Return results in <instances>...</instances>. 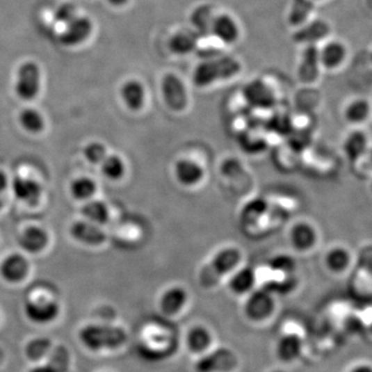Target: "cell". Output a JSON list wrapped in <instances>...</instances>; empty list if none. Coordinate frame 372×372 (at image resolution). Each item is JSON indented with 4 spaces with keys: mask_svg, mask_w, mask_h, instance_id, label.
Returning a JSON list of instances; mask_svg holds the SVG:
<instances>
[{
    "mask_svg": "<svg viewBox=\"0 0 372 372\" xmlns=\"http://www.w3.org/2000/svg\"><path fill=\"white\" fill-rule=\"evenodd\" d=\"M242 65L233 56L212 57L200 63L193 72V82L199 88H206L222 81L231 80L241 73Z\"/></svg>",
    "mask_w": 372,
    "mask_h": 372,
    "instance_id": "obj_1",
    "label": "cell"
},
{
    "mask_svg": "<svg viewBox=\"0 0 372 372\" xmlns=\"http://www.w3.org/2000/svg\"><path fill=\"white\" fill-rule=\"evenodd\" d=\"M83 346L92 352L115 350L127 342V334L120 327L110 325H86L79 332Z\"/></svg>",
    "mask_w": 372,
    "mask_h": 372,
    "instance_id": "obj_2",
    "label": "cell"
},
{
    "mask_svg": "<svg viewBox=\"0 0 372 372\" xmlns=\"http://www.w3.org/2000/svg\"><path fill=\"white\" fill-rule=\"evenodd\" d=\"M241 261V254L236 248L220 250L200 272V284L204 288H211L222 280L223 276L234 269Z\"/></svg>",
    "mask_w": 372,
    "mask_h": 372,
    "instance_id": "obj_3",
    "label": "cell"
},
{
    "mask_svg": "<svg viewBox=\"0 0 372 372\" xmlns=\"http://www.w3.org/2000/svg\"><path fill=\"white\" fill-rule=\"evenodd\" d=\"M161 95L170 110L181 112L188 105V93L184 81L175 74H165L161 80Z\"/></svg>",
    "mask_w": 372,
    "mask_h": 372,
    "instance_id": "obj_4",
    "label": "cell"
},
{
    "mask_svg": "<svg viewBox=\"0 0 372 372\" xmlns=\"http://www.w3.org/2000/svg\"><path fill=\"white\" fill-rule=\"evenodd\" d=\"M238 364V359L233 350L218 348L203 355L195 362V372H229Z\"/></svg>",
    "mask_w": 372,
    "mask_h": 372,
    "instance_id": "obj_5",
    "label": "cell"
},
{
    "mask_svg": "<svg viewBox=\"0 0 372 372\" xmlns=\"http://www.w3.org/2000/svg\"><path fill=\"white\" fill-rule=\"evenodd\" d=\"M40 69L35 63H24L18 72L16 92L22 99L31 101L37 97L40 90Z\"/></svg>",
    "mask_w": 372,
    "mask_h": 372,
    "instance_id": "obj_6",
    "label": "cell"
},
{
    "mask_svg": "<svg viewBox=\"0 0 372 372\" xmlns=\"http://www.w3.org/2000/svg\"><path fill=\"white\" fill-rule=\"evenodd\" d=\"M298 27L299 29L293 35V40L303 46L318 45L322 40H326L331 31L330 25L322 19L307 21Z\"/></svg>",
    "mask_w": 372,
    "mask_h": 372,
    "instance_id": "obj_7",
    "label": "cell"
},
{
    "mask_svg": "<svg viewBox=\"0 0 372 372\" xmlns=\"http://www.w3.org/2000/svg\"><path fill=\"white\" fill-rule=\"evenodd\" d=\"M321 69L322 65H321L318 45L304 47L297 70L299 80L304 84L316 82L320 76Z\"/></svg>",
    "mask_w": 372,
    "mask_h": 372,
    "instance_id": "obj_8",
    "label": "cell"
},
{
    "mask_svg": "<svg viewBox=\"0 0 372 372\" xmlns=\"http://www.w3.org/2000/svg\"><path fill=\"white\" fill-rule=\"evenodd\" d=\"M274 310V299L268 290H258L246 300L244 312L250 320L260 322L271 316Z\"/></svg>",
    "mask_w": 372,
    "mask_h": 372,
    "instance_id": "obj_9",
    "label": "cell"
},
{
    "mask_svg": "<svg viewBox=\"0 0 372 372\" xmlns=\"http://www.w3.org/2000/svg\"><path fill=\"white\" fill-rule=\"evenodd\" d=\"M24 312L31 322L49 324L58 316L59 305L52 300H29L25 304Z\"/></svg>",
    "mask_w": 372,
    "mask_h": 372,
    "instance_id": "obj_10",
    "label": "cell"
},
{
    "mask_svg": "<svg viewBox=\"0 0 372 372\" xmlns=\"http://www.w3.org/2000/svg\"><path fill=\"white\" fill-rule=\"evenodd\" d=\"M211 37L223 45H233L240 38V27L237 21L229 14H218L214 18Z\"/></svg>",
    "mask_w": 372,
    "mask_h": 372,
    "instance_id": "obj_11",
    "label": "cell"
},
{
    "mask_svg": "<svg viewBox=\"0 0 372 372\" xmlns=\"http://www.w3.org/2000/svg\"><path fill=\"white\" fill-rule=\"evenodd\" d=\"M244 97L248 103L258 108H269L275 102V95L271 87L261 79H256L246 85Z\"/></svg>",
    "mask_w": 372,
    "mask_h": 372,
    "instance_id": "obj_12",
    "label": "cell"
},
{
    "mask_svg": "<svg viewBox=\"0 0 372 372\" xmlns=\"http://www.w3.org/2000/svg\"><path fill=\"white\" fill-rule=\"evenodd\" d=\"M214 8L209 4H202L191 12V20L193 31L200 38L211 37L212 24L216 18Z\"/></svg>",
    "mask_w": 372,
    "mask_h": 372,
    "instance_id": "obj_13",
    "label": "cell"
},
{
    "mask_svg": "<svg viewBox=\"0 0 372 372\" xmlns=\"http://www.w3.org/2000/svg\"><path fill=\"white\" fill-rule=\"evenodd\" d=\"M320 61L322 67L327 70L338 69L348 55L346 46L339 40H331L324 45L323 48H318Z\"/></svg>",
    "mask_w": 372,
    "mask_h": 372,
    "instance_id": "obj_14",
    "label": "cell"
},
{
    "mask_svg": "<svg viewBox=\"0 0 372 372\" xmlns=\"http://www.w3.org/2000/svg\"><path fill=\"white\" fill-rule=\"evenodd\" d=\"M71 235L74 239L88 245H99L106 240V234L97 223L76 222L71 227Z\"/></svg>",
    "mask_w": 372,
    "mask_h": 372,
    "instance_id": "obj_15",
    "label": "cell"
},
{
    "mask_svg": "<svg viewBox=\"0 0 372 372\" xmlns=\"http://www.w3.org/2000/svg\"><path fill=\"white\" fill-rule=\"evenodd\" d=\"M91 31L92 24L89 19L76 17L73 21L67 24V29L60 37L61 42L67 46L81 44L89 37Z\"/></svg>",
    "mask_w": 372,
    "mask_h": 372,
    "instance_id": "obj_16",
    "label": "cell"
},
{
    "mask_svg": "<svg viewBox=\"0 0 372 372\" xmlns=\"http://www.w3.org/2000/svg\"><path fill=\"white\" fill-rule=\"evenodd\" d=\"M175 175L180 184L184 186H195L203 180L204 169L191 159H179L175 165Z\"/></svg>",
    "mask_w": 372,
    "mask_h": 372,
    "instance_id": "obj_17",
    "label": "cell"
},
{
    "mask_svg": "<svg viewBox=\"0 0 372 372\" xmlns=\"http://www.w3.org/2000/svg\"><path fill=\"white\" fill-rule=\"evenodd\" d=\"M29 263L21 254H10L0 265V274L8 282L24 280L29 272Z\"/></svg>",
    "mask_w": 372,
    "mask_h": 372,
    "instance_id": "obj_18",
    "label": "cell"
},
{
    "mask_svg": "<svg viewBox=\"0 0 372 372\" xmlns=\"http://www.w3.org/2000/svg\"><path fill=\"white\" fill-rule=\"evenodd\" d=\"M200 38L193 31H178L170 38V51L177 56H186L197 50Z\"/></svg>",
    "mask_w": 372,
    "mask_h": 372,
    "instance_id": "obj_19",
    "label": "cell"
},
{
    "mask_svg": "<svg viewBox=\"0 0 372 372\" xmlns=\"http://www.w3.org/2000/svg\"><path fill=\"white\" fill-rule=\"evenodd\" d=\"M13 191L17 199L35 206L42 197V188L35 180L17 177L13 181Z\"/></svg>",
    "mask_w": 372,
    "mask_h": 372,
    "instance_id": "obj_20",
    "label": "cell"
},
{
    "mask_svg": "<svg viewBox=\"0 0 372 372\" xmlns=\"http://www.w3.org/2000/svg\"><path fill=\"white\" fill-rule=\"evenodd\" d=\"M303 350V341L299 335L288 333L282 335L276 344V355L284 362L296 360Z\"/></svg>",
    "mask_w": 372,
    "mask_h": 372,
    "instance_id": "obj_21",
    "label": "cell"
},
{
    "mask_svg": "<svg viewBox=\"0 0 372 372\" xmlns=\"http://www.w3.org/2000/svg\"><path fill=\"white\" fill-rule=\"evenodd\" d=\"M186 291L180 286H173L163 293L159 301V305L163 314L167 316H174L186 306Z\"/></svg>",
    "mask_w": 372,
    "mask_h": 372,
    "instance_id": "obj_22",
    "label": "cell"
},
{
    "mask_svg": "<svg viewBox=\"0 0 372 372\" xmlns=\"http://www.w3.org/2000/svg\"><path fill=\"white\" fill-rule=\"evenodd\" d=\"M121 97L129 110L139 111L145 103V88L139 81H127L121 87Z\"/></svg>",
    "mask_w": 372,
    "mask_h": 372,
    "instance_id": "obj_23",
    "label": "cell"
},
{
    "mask_svg": "<svg viewBox=\"0 0 372 372\" xmlns=\"http://www.w3.org/2000/svg\"><path fill=\"white\" fill-rule=\"evenodd\" d=\"M48 241V234L44 229L37 227H31L23 232L19 239V244L26 252L37 254L46 248Z\"/></svg>",
    "mask_w": 372,
    "mask_h": 372,
    "instance_id": "obj_24",
    "label": "cell"
},
{
    "mask_svg": "<svg viewBox=\"0 0 372 372\" xmlns=\"http://www.w3.org/2000/svg\"><path fill=\"white\" fill-rule=\"evenodd\" d=\"M212 343V335L204 326H195L187 332L186 344L191 352L203 354Z\"/></svg>",
    "mask_w": 372,
    "mask_h": 372,
    "instance_id": "obj_25",
    "label": "cell"
},
{
    "mask_svg": "<svg viewBox=\"0 0 372 372\" xmlns=\"http://www.w3.org/2000/svg\"><path fill=\"white\" fill-rule=\"evenodd\" d=\"M293 245L298 250H310L316 244V233L312 225L305 223H297L291 232Z\"/></svg>",
    "mask_w": 372,
    "mask_h": 372,
    "instance_id": "obj_26",
    "label": "cell"
},
{
    "mask_svg": "<svg viewBox=\"0 0 372 372\" xmlns=\"http://www.w3.org/2000/svg\"><path fill=\"white\" fill-rule=\"evenodd\" d=\"M256 284V273L252 268H243L232 277L229 282L231 291L237 295L250 292Z\"/></svg>",
    "mask_w": 372,
    "mask_h": 372,
    "instance_id": "obj_27",
    "label": "cell"
},
{
    "mask_svg": "<svg viewBox=\"0 0 372 372\" xmlns=\"http://www.w3.org/2000/svg\"><path fill=\"white\" fill-rule=\"evenodd\" d=\"M314 8L312 0H293L290 13H289V22L293 26H300L307 22Z\"/></svg>",
    "mask_w": 372,
    "mask_h": 372,
    "instance_id": "obj_28",
    "label": "cell"
},
{
    "mask_svg": "<svg viewBox=\"0 0 372 372\" xmlns=\"http://www.w3.org/2000/svg\"><path fill=\"white\" fill-rule=\"evenodd\" d=\"M82 213L89 222L97 225H104L109 220V210L103 202H88L83 206Z\"/></svg>",
    "mask_w": 372,
    "mask_h": 372,
    "instance_id": "obj_29",
    "label": "cell"
},
{
    "mask_svg": "<svg viewBox=\"0 0 372 372\" xmlns=\"http://www.w3.org/2000/svg\"><path fill=\"white\" fill-rule=\"evenodd\" d=\"M367 148V138L361 131H354L348 136L344 144V150L346 155L352 161H356L359 157L364 154Z\"/></svg>",
    "mask_w": 372,
    "mask_h": 372,
    "instance_id": "obj_30",
    "label": "cell"
},
{
    "mask_svg": "<svg viewBox=\"0 0 372 372\" xmlns=\"http://www.w3.org/2000/svg\"><path fill=\"white\" fill-rule=\"evenodd\" d=\"M350 254L341 248H333L326 257L327 267L335 273L344 271L350 265Z\"/></svg>",
    "mask_w": 372,
    "mask_h": 372,
    "instance_id": "obj_31",
    "label": "cell"
},
{
    "mask_svg": "<svg viewBox=\"0 0 372 372\" xmlns=\"http://www.w3.org/2000/svg\"><path fill=\"white\" fill-rule=\"evenodd\" d=\"M19 120H20L23 129H26L29 133H40L45 127L44 118L35 109L23 110L21 112L20 117H19Z\"/></svg>",
    "mask_w": 372,
    "mask_h": 372,
    "instance_id": "obj_32",
    "label": "cell"
},
{
    "mask_svg": "<svg viewBox=\"0 0 372 372\" xmlns=\"http://www.w3.org/2000/svg\"><path fill=\"white\" fill-rule=\"evenodd\" d=\"M51 350V341L48 338H35L27 343L25 354L31 361H38L48 355Z\"/></svg>",
    "mask_w": 372,
    "mask_h": 372,
    "instance_id": "obj_33",
    "label": "cell"
},
{
    "mask_svg": "<svg viewBox=\"0 0 372 372\" xmlns=\"http://www.w3.org/2000/svg\"><path fill=\"white\" fill-rule=\"evenodd\" d=\"M371 112V106L365 99H356L348 105L346 110V118L353 123L364 121Z\"/></svg>",
    "mask_w": 372,
    "mask_h": 372,
    "instance_id": "obj_34",
    "label": "cell"
},
{
    "mask_svg": "<svg viewBox=\"0 0 372 372\" xmlns=\"http://www.w3.org/2000/svg\"><path fill=\"white\" fill-rule=\"evenodd\" d=\"M104 175L112 180H117L122 177L124 174L125 167L122 159L117 155L106 156L102 165Z\"/></svg>",
    "mask_w": 372,
    "mask_h": 372,
    "instance_id": "obj_35",
    "label": "cell"
},
{
    "mask_svg": "<svg viewBox=\"0 0 372 372\" xmlns=\"http://www.w3.org/2000/svg\"><path fill=\"white\" fill-rule=\"evenodd\" d=\"M95 189H97V186H95V182L86 177L78 178V179L74 180L71 184L72 195L76 200L89 199L95 193Z\"/></svg>",
    "mask_w": 372,
    "mask_h": 372,
    "instance_id": "obj_36",
    "label": "cell"
},
{
    "mask_svg": "<svg viewBox=\"0 0 372 372\" xmlns=\"http://www.w3.org/2000/svg\"><path fill=\"white\" fill-rule=\"evenodd\" d=\"M84 154L90 163H103L104 159L107 156V151L103 144L93 142L85 147Z\"/></svg>",
    "mask_w": 372,
    "mask_h": 372,
    "instance_id": "obj_37",
    "label": "cell"
},
{
    "mask_svg": "<svg viewBox=\"0 0 372 372\" xmlns=\"http://www.w3.org/2000/svg\"><path fill=\"white\" fill-rule=\"evenodd\" d=\"M270 267L274 271L289 273L294 270L295 261L289 256H277L270 261Z\"/></svg>",
    "mask_w": 372,
    "mask_h": 372,
    "instance_id": "obj_38",
    "label": "cell"
},
{
    "mask_svg": "<svg viewBox=\"0 0 372 372\" xmlns=\"http://www.w3.org/2000/svg\"><path fill=\"white\" fill-rule=\"evenodd\" d=\"M54 17L58 22L69 24L76 17V8L72 4H63V6H59L57 8Z\"/></svg>",
    "mask_w": 372,
    "mask_h": 372,
    "instance_id": "obj_39",
    "label": "cell"
},
{
    "mask_svg": "<svg viewBox=\"0 0 372 372\" xmlns=\"http://www.w3.org/2000/svg\"><path fill=\"white\" fill-rule=\"evenodd\" d=\"M29 372H59V371L52 363H49V364L38 365V366L33 367Z\"/></svg>",
    "mask_w": 372,
    "mask_h": 372,
    "instance_id": "obj_40",
    "label": "cell"
},
{
    "mask_svg": "<svg viewBox=\"0 0 372 372\" xmlns=\"http://www.w3.org/2000/svg\"><path fill=\"white\" fill-rule=\"evenodd\" d=\"M6 186H8V178H6V174L3 172L0 171V193L4 191Z\"/></svg>",
    "mask_w": 372,
    "mask_h": 372,
    "instance_id": "obj_41",
    "label": "cell"
},
{
    "mask_svg": "<svg viewBox=\"0 0 372 372\" xmlns=\"http://www.w3.org/2000/svg\"><path fill=\"white\" fill-rule=\"evenodd\" d=\"M350 372H372V369L369 365L361 364L354 367Z\"/></svg>",
    "mask_w": 372,
    "mask_h": 372,
    "instance_id": "obj_42",
    "label": "cell"
},
{
    "mask_svg": "<svg viewBox=\"0 0 372 372\" xmlns=\"http://www.w3.org/2000/svg\"><path fill=\"white\" fill-rule=\"evenodd\" d=\"M109 2L110 3H112L113 6H120L127 3V0H109Z\"/></svg>",
    "mask_w": 372,
    "mask_h": 372,
    "instance_id": "obj_43",
    "label": "cell"
},
{
    "mask_svg": "<svg viewBox=\"0 0 372 372\" xmlns=\"http://www.w3.org/2000/svg\"><path fill=\"white\" fill-rule=\"evenodd\" d=\"M4 360V352L2 350V348H0V365L2 364Z\"/></svg>",
    "mask_w": 372,
    "mask_h": 372,
    "instance_id": "obj_44",
    "label": "cell"
},
{
    "mask_svg": "<svg viewBox=\"0 0 372 372\" xmlns=\"http://www.w3.org/2000/svg\"><path fill=\"white\" fill-rule=\"evenodd\" d=\"M2 205H3V201H2L1 197H0V209H1Z\"/></svg>",
    "mask_w": 372,
    "mask_h": 372,
    "instance_id": "obj_45",
    "label": "cell"
},
{
    "mask_svg": "<svg viewBox=\"0 0 372 372\" xmlns=\"http://www.w3.org/2000/svg\"><path fill=\"white\" fill-rule=\"evenodd\" d=\"M312 1H321V0H312Z\"/></svg>",
    "mask_w": 372,
    "mask_h": 372,
    "instance_id": "obj_46",
    "label": "cell"
},
{
    "mask_svg": "<svg viewBox=\"0 0 372 372\" xmlns=\"http://www.w3.org/2000/svg\"><path fill=\"white\" fill-rule=\"evenodd\" d=\"M273 372H284V371H273Z\"/></svg>",
    "mask_w": 372,
    "mask_h": 372,
    "instance_id": "obj_47",
    "label": "cell"
}]
</instances>
